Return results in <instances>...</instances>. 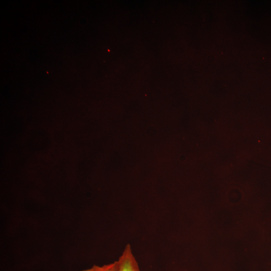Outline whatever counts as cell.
Instances as JSON below:
<instances>
[{
	"label": "cell",
	"instance_id": "2",
	"mask_svg": "<svg viewBox=\"0 0 271 271\" xmlns=\"http://www.w3.org/2000/svg\"><path fill=\"white\" fill-rule=\"evenodd\" d=\"M117 261H114L109 264L99 266L94 265L91 267L81 271H116Z\"/></svg>",
	"mask_w": 271,
	"mask_h": 271
},
{
	"label": "cell",
	"instance_id": "1",
	"mask_svg": "<svg viewBox=\"0 0 271 271\" xmlns=\"http://www.w3.org/2000/svg\"><path fill=\"white\" fill-rule=\"evenodd\" d=\"M117 261L116 271H141L131 246L126 245Z\"/></svg>",
	"mask_w": 271,
	"mask_h": 271
}]
</instances>
